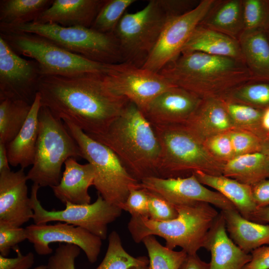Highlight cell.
<instances>
[{
	"instance_id": "obj_15",
	"label": "cell",
	"mask_w": 269,
	"mask_h": 269,
	"mask_svg": "<svg viewBox=\"0 0 269 269\" xmlns=\"http://www.w3.org/2000/svg\"><path fill=\"white\" fill-rule=\"evenodd\" d=\"M139 187L162 197L174 206L205 202L221 211L236 209L233 204L217 191L210 190L196 176L163 178L148 177L141 180Z\"/></svg>"
},
{
	"instance_id": "obj_12",
	"label": "cell",
	"mask_w": 269,
	"mask_h": 269,
	"mask_svg": "<svg viewBox=\"0 0 269 269\" xmlns=\"http://www.w3.org/2000/svg\"><path fill=\"white\" fill-rule=\"evenodd\" d=\"M103 78L113 93L126 98L142 112L159 94L174 87L159 73L128 62L108 64Z\"/></svg>"
},
{
	"instance_id": "obj_38",
	"label": "cell",
	"mask_w": 269,
	"mask_h": 269,
	"mask_svg": "<svg viewBox=\"0 0 269 269\" xmlns=\"http://www.w3.org/2000/svg\"><path fill=\"white\" fill-rule=\"evenodd\" d=\"M229 134L235 157L261 151L262 139L254 133L234 129Z\"/></svg>"
},
{
	"instance_id": "obj_10",
	"label": "cell",
	"mask_w": 269,
	"mask_h": 269,
	"mask_svg": "<svg viewBox=\"0 0 269 269\" xmlns=\"http://www.w3.org/2000/svg\"><path fill=\"white\" fill-rule=\"evenodd\" d=\"M0 29L34 33L89 60L105 64L124 62L119 42L114 33H104L91 28L64 27L53 23L29 22Z\"/></svg>"
},
{
	"instance_id": "obj_36",
	"label": "cell",
	"mask_w": 269,
	"mask_h": 269,
	"mask_svg": "<svg viewBox=\"0 0 269 269\" xmlns=\"http://www.w3.org/2000/svg\"><path fill=\"white\" fill-rule=\"evenodd\" d=\"M135 0H106L91 27L104 33H113L127 9Z\"/></svg>"
},
{
	"instance_id": "obj_29",
	"label": "cell",
	"mask_w": 269,
	"mask_h": 269,
	"mask_svg": "<svg viewBox=\"0 0 269 269\" xmlns=\"http://www.w3.org/2000/svg\"><path fill=\"white\" fill-rule=\"evenodd\" d=\"M223 175L252 186L269 178V160L262 152L236 156L225 163Z\"/></svg>"
},
{
	"instance_id": "obj_11",
	"label": "cell",
	"mask_w": 269,
	"mask_h": 269,
	"mask_svg": "<svg viewBox=\"0 0 269 269\" xmlns=\"http://www.w3.org/2000/svg\"><path fill=\"white\" fill-rule=\"evenodd\" d=\"M40 187L33 183L31 189L30 201L34 224H47L53 221L62 222L83 228L93 234L105 240L108 226L119 218L122 210L106 201L98 194L93 203L74 204L67 203L66 208L61 210H47L41 205L37 194Z\"/></svg>"
},
{
	"instance_id": "obj_54",
	"label": "cell",
	"mask_w": 269,
	"mask_h": 269,
	"mask_svg": "<svg viewBox=\"0 0 269 269\" xmlns=\"http://www.w3.org/2000/svg\"><path fill=\"white\" fill-rule=\"evenodd\" d=\"M267 34V35H268V38H269V32Z\"/></svg>"
},
{
	"instance_id": "obj_9",
	"label": "cell",
	"mask_w": 269,
	"mask_h": 269,
	"mask_svg": "<svg viewBox=\"0 0 269 269\" xmlns=\"http://www.w3.org/2000/svg\"><path fill=\"white\" fill-rule=\"evenodd\" d=\"M170 0H150L142 9L124 15L114 34L124 62L142 67L169 19L178 15Z\"/></svg>"
},
{
	"instance_id": "obj_48",
	"label": "cell",
	"mask_w": 269,
	"mask_h": 269,
	"mask_svg": "<svg viewBox=\"0 0 269 269\" xmlns=\"http://www.w3.org/2000/svg\"><path fill=\"white\" fill-rule=\"evenodd\" d=\"M251 221L262 224L269 223V206L258 208Z\"/></svg>"
},
{
	"instance_id": "obj_28",
	"label": "cell",
	"mask_w": 269,
	"mask_h": 269,
	"mask_svg": "<svg viewBox=\"0 0 269 269\" xmlns=\"http://www.w3.org/2000/svg\"><path fill=\"white\" fill-rule=\"evenodd\" d=\"M244 62L255 81L269 82V39L262 31L244 32L238 40Z\"/></svg>"
},
{
	"instance_id": "obj_31",
	"label": "cell",
	"mask_w": 269,
	"mask_h": 269,
	"mask_svg": "<svg viewBox=\"0 0 269 269\" xmlns=\"http://www.w3.org/2000/svg\"><path fill=\"white\" fill-rule=\"evenodd\" d=\"M32 104L24 101L0 100V142L6 145L18 134L28 116Z\"/></svg>"
},
{
	"instance_id": "obj_27",
	"label": "cell",
	"mask_w": 269,
	"mask_h": 269,
	"mask_svg": "<svg viewBox=\"0 0 269 269\" xmlns=\"http://www.w3.org/2000/svg\"><path fill=\"white\" fill-rule=\"evenodd\" d=\"M188 51L200 52L244 62L238 40L200 25L194 30L182 52Z\"/></svg>"
},
{
	"instance_id": "obj_3",
	"label": "cell",
	"mask_w": 269,
	"mask_h": 269,
	"mask_svg": "<svg viewBox=\"0 0 269 269\" xmlns=\"http://www.w3.org/2000/svg\"><path fill=\"white\" fill-rule=\"evenodd\" d=\"M89 135L112 149L138 181L158 177L161 149L154 127L130 101L104 133Z\"/></svg>"
},
{
	"instance_id": "obj_39",
	"label": "cell",
	"mask_w": 269,
	"mask_h": 269,
	"mask_svg": "<svg viewBox=\"0 0 269 269\" xmlns=\"http://www.w3.org/2000/svg\"><path fill=\"white\" fill-rule=\"evenodd\" d=\"M203 142L210 154L220 162L225 163L235 157L229 132L210 136Z\"/></svg>"
},
{
	"instance_id": "obj_40",
	"label": "cell",
	"mask_w": 269,
	"mask_h": 269,
	"mask_svg": "<svg viewBox=\"0 0 269 269\" xmlns=\"http://www.w3.org/2000/svg\"><path fill=\"white\" fill-rule=\"evenodd\" d=\"M81 249L76 245L59 243L46 265L47 269H75V262Z\"/></svg>"
},
{
	"instance_id": "obj_52",
	"label": "cell",
	"mask_w": 269,
	"mask_h": 269,
	"mask_svg": "<svg viewBox=\"0 0 269 269\" xmlns=\"http://www.w3.org/2000/svg\"><path fill=\"white\" fill-rule=\"evenodd\" d=\"M129 269H149L148 266H141L137 267H133Z\"/></svg>"
},
{
	"instance_id": "obj_51",
	"label": "cell",
	"mask_w": 269,
	"mask_h": 269,
	"mask_svg": "<svg viewBox=\"0 0 269 269\" xmlns=\"http://www.w3.org/2000/svg\"><path fill=\"white\" fill-rule=\"evenodd\" d=\"M269 160V134L267 135L262 139L261 151Z\"/></svg>"
},
{
	"instance_id": "obj_13",
	"label": "cell",
	"mask_w": 269,
	"mask_h": 269,
	"mask_svg": "<svg viewBox=\"0 0 269 269\" xmlns=\"http://www.w3.org/2000/svg\"><path fill=\"white\" fill-rule=\"evenodd\" d=\"M215 0H201L193 9L171 17L142 68L154 72L175 60L182 52L196 27Z\"/></svg>"
},
{
	"instance_id": "obj_20",
	"label": "cell",
	"mask_w": 269,
	"mask_h": 269,
	"mask_svg": "<svg viewBox=\"0 0 269 269\" xmlns=\"http://www.w3.org/2000/svg\"><path fill=\"white\" fill-rule=\"evenodd\" d=\"M106 0H54L33 22L91 28Z\"/></svg>"
},
{
	"instance_id": "obj_47",
	"label": "cell",
	"mask_w": 269,
	"mask_h": 269,
	"mask_svg": "<svg viewBox=\"0 0 269 269\" xmlns=\"http://www.w3.org/2000/svg\"><path fill=\"white\" fill-rule=\"evenodd\" d=\"M179 269H209V263L202 261L197 254L187 255Z\"/></svg>"
},
{
	"instance_id": "obj_53",
	"label": "cell",
	"mask_w": 269,
	"mask_h": 269,
	"mask_svg": "<svg viewBox=\"0 0 269 269\" xmlns=\"http://www.w3.org/2000/svg\"><path fill=\"white\" fill-rule=\"evenodd\" d=\"M34 269H47L46 265H41L40 266L37 267V268H35Z\"/></svg>"
},
{
	"instance_id": "obj_6",
	"label": "cell",
	"mask_w": 269,
	"mask_h": 269,
	"mask_svg": "<svg viewBox=\"0 0 269 269\" xmlns=\"http://www.w3.org/2000/svg\"><path fill=\"white\" fill-rule=\"evenodd\" d=\"M62 121L47 108L40 107L34 161L26 174L28 180L40 187L52 188L59 184L62 166L68 158H83L78 143Z\"/></svg>"
},
{
	"instance_id": "obj_1",
	"label": "cell",
	"mask_w": 269,
	"mask_h": 269,
	"mask_svg": "<svg viewBox=\"0 0 269 269\" xmlns=\"http://www.w3.org/2000/svg\"><path fill=\"white\" fill-rule=\"evenodd\" d=\"M37 93L41 107L48 109L57 118L72 122L89 135L104 133L129 102L108 88L103 73L41 76Z\"/></svg>"
},
{
	"instance_id": "obj_25",
	"label": "cell",
	"mask_w": 269,
	"mask_h": 269,
	"mask_svg": "<svg viewBox=\"0 0 269 269\" xmlns=\"http://www.w3.org/2000/svg\"><path fill=\"white\" fill-rule=\"evenodd\" d=\"M199 25L238 40L244 32L243 0H215Z\"/></svg>"
},
{
	"instance_id": "obj_7",
	"label": "cell",
	"mask_w": 269,
	"mask_h": 269,
	"mask_svg": "<svg viewBox=\"0 0 269 269\" xmlns=\"http://www.w3.org/2000/svg\"><path fill=\"white\" fill-rule=\"evenodd\" d=\"M0 36L17 54L36 61L42 76H76L104 73L108 65L73 53L34 33L0 29Z\"/></svg>"
},
{
	"instance_id": "obj_33",
	"label": "cell",
	"mask_w": 269,
	"mask_h": 269,
	"mask_svg": "<svg viewBox=\"0 0 269 269\" xmlns=\"http://www.w3.org/2000/svg\"><path fill=\"white\" fill-rule=\"evenodd\" d=\"M222 99L235 129L250 132L262 139L268 135L261 127L263 110Z\"/></svg>"
},
{
	"instance_id": "obj_46",
	"label": "cell",
	"mask_w": 269,
	"mask_h": 269,
	"mask_svg": "<svg viewBox=\"0 0 269 269\" xmlns=\"http://www.w3.org/2000/svg\"><path fill=\"white\" fill-rule=\"evenodd\" d=\"M252 191L258 208L269 206V178L252 186Z\"/></svg>"
},
{
	"instance_id": "obj_24",
	"label": "cell",
	"mask_w": 269,
	"mask_h": 269,
	"mask_svg": "<svg viewBox=\"0 0 269 269\" xmlns=\"http://www.w3.org/2000/svg\"><path fill=\"white\" fill-rule=\"evenodd\" d=\"M231 240L247 254L269 245V225L243 217L236 209L221 211Z\"/></svg>"
},
{
	"instance_id": "obj_5",
	"label": "cell",
	"mask_w": 269,
	"mask_h": 269,
	"mask_svg": "<svg viewBox=\"0 0 269 269\" xmlns=\"http://www.w3.org/2000/svg\"><path fill=\"white\" fill-rule=\"evenodd\" d=\"M153 126L161 149L158 177H185L196 171L223 175L225 163L213 157L183 125Z\"/></svg>"
},
{
	"instance_id": "obj_44",
	"label": "cell",
	"mask_w": 269,
	"mask_h": 269,
	"mask_svg": "<svg viewBox=\"0 0 269 269\" xmlns=\"http://www.w3.org/2000/svg\"><path fill=\"white\" fill-rule=\"evenodd\" d=\"M15 251L17 256L8 258L0 255V269H29L34 263V256L32 252L23 255L18 247Z\"/></svg>"
},
{
	"instance_id": "obj_16",
	"label": "cell",
	"mask_w": 269,
	"mask_h": 269,
	"mask_svg": "<svg viewBox=\"0 0 269 269\" xmlns=\"http://www.w3.org/2000/svg\"><path fill=\"white\" fill-rule=\"evenodd\" d=\"M27 240L33 244L35 252L46 256L53 252L49 245L59 243L77 246L84 252L89 262L95 263L99 256L102 239L88 230L66 223L51 225L33 224L25 228Z\"/></svg>"
},
{
	"instance_id": "obj_37",
	"label": "cell",
	"mask_w": 269,
	"mask_h": 269,
	"mask_svg": "<svg viewBox=\"0 0 269 269\" xmlns=\"http://www.w3.org/2000/svg\"><path fill=\"white\" fill-rule=\"evenodd\" d=\"M243 33L269 32V0H243Z\"/></svg>"
},
{
	"instance_id": "obj_19",
	"label": "cell",
	"mask_w": 269,
	"mask_h": 269,
	"mask_svg": "<svg viewBox=\"0 0 269 269\" xmlns=\"http://www.w3.org/2000/svg\"><path fill=\"white\" fill-rule=\"evenodd\" d=\"M203 248L210 252L209 269H243L251 260V254L241 250L227 234L220 212L210 229Z\"/></svg>"
},
{
	"instance_id": "obj_41",
	"label": "cell",
	"mask_w": 269,
	"mask_h": 269,
	"mask_svg": "<svg viewBox=\"0 0 269 269\" xmlns=\"http://www.w3.org/2000/svg\"><path fill=\"white\" fill-rule=\"evenodd\" d=\"M146 191L148 195V214L150 219L155 221L164 222L174 219L178 216V212L174 205L157 194Z\"/></svg>"
},
{
	"instance_id": "obj_35",
	"label": "cell",
	"mask_w": 269,
	"mask_h": 269,
	"mask_svg": "<svg viewBox=\"0 0 269 269\" xmlns=\"http://www.w3.org/2000/svg\"><path fill=\"white\" fill-rule=\"evenodd\" d=\"M221 98L263 110L269 107V82H249L234 88Z\"/></svg>"
},
{
	"instance_id": "obj_2",
	"label": "cell",
	"mask_w": 269,
	"mask_h": 269,
	"mask_svg": "<svg viewBox=\"0 0 269 269\" xmlns=\"http://www.w3.org/2000/svg\"><path fill=\"white\" fill-rule=\"evenodd\" d=\"M170 84L201 99L222 98L255 81L244 62L197 51L182 52L158 72Z\"/></svg>"
},
{
	"instance_id": "obj_21",
	"label": "cell",
	"mask_w": 269,
	"mask_h": 269,
	"mask_svg": "<svg viewBox=\"0 0 269 269\" xmlns=\"http://www.w3.org/2000/svg\"><path fill=\"white\" fill-rule=\"evenodd\" d=\"M65 169L60 182L52 187L54 196L63 204L91 203L89 188L93 185L95 177L93 166L89 163H79L73 157L64 163Z\"/></svg>"
},
{
	"instance_id": "obj_34",
	"label": "cell",
	"mask_w": 269,
	"mask_h": 269,
	"mask_svg": "<svg viewBox=\"0 0 269 269\" xmlns=\"http://www.w3.org/2000/svg\"><path fill=\"white\" fill-rule=\"evenodd\" d=\"M147 250L149 269H179L187 256L183 250L175 251L162 246L150 235L142 241Z\"/></svg>"
},
{
	"instance_id": "obj_4",
	"label": "cell",
	"mask_w": 269,
	"mask_h": 269,
	"mask_svg": "<svg viewBox=\"0 0 269 269\" xmlns=\"http://www.w3.org/2000/svg\"><path fill=\"white\" fill-rule=\"evenodd\" d=\"M178 216L172 220L158 222L149 218L131 216L128 228L136 243L145 237L158 236L165 241L167 248L180 247L187 255L197 254L203 248L208 234L219 213L211 204L196 202L174 206Z\"/></svg>"
},
{
	"instance_id": "obj_32",
	"label": "cell",
	"mask_w": 269,
	"mask_h": 269,
	"mask_svg": "<svg viewBox=\"0 0 269 269\" xmlns=\"http://www.w3.org/2000/svg\"><path fill=\"white\" fill-rule=\"evenodd\" d=\"M145 256L134 257L124 248L119 234L113 231L108 237V246L105 257L96 269H129L133 267L148 266Z\"/></svg>"
},
{
	"instance_id": "obj_8",
	"label": "cell",
	"mask_w": 269,
	"mask_h": 269,
	"mask_svg": "<svg viewBox=\"0 0 269 269\" xmlns=\"http://www.w3.org/2000/svg\"><path fill=\"white\" fill-rule=\"evenodd\" d=\"M63 122L78 143L83 158L93 167V186L104 200L120 207L126 201L130 190L139 187V182L109 147L90 137L72 122Z\"/></svg>"
},
{
	"instance_id": "obj_49",
	"label": "cell",
	"mask_w": 269,
	"mask_h": 269,
	"mask_svg": "<svg viewBox=\"0 0 269 269\" xmlns=\"http://www.w3.org/2000/svg\"><path fill=\"white\" fill-rule=\"evenodd\" d=\"M6 144L0 142V172L10 170Z\"/></svg>"
},
{
	"instance_id": "obj_30",
	"label": "cell",
	"mask_w": 269,
	"mask_h": 269,
	"mask_svg": "<svg viewBox=\"0 0 269 269\" xmlns=\"http://www.w3.org/2000/svg\"><path fill=\"white\" fill-rule=\"evenodd\" d=\"M51 0H1L0 25L12 26L34 22L48 8Z\"/></svg>"
},
{
	"instance_id": "obj_43",
	"label": "cell",
	"mask_w": 269,
	"mask_h": 269,
	"mask_svg": "<svg viewBox=\"0 0 269 269\" xmlns=\"http://www.w3.org/2000/svg\"><path fill=\"white\" fill-rule=\"evenodd\" d=\"M26 239L25 228L0 223V255L7 257L10 249L14 250Z\"/></svg>"
},
{
	"instance_id": "obj_14",
	"label": "cell",
	"mask_w": 269,
	"mask_h": 269,
	"mask_svg": "<svg viewBox=\"0 0 269 269\" xmlns=\"http://www.w3.org/2000/svg\"><path fill=\"white\" fill-rule=\"evenodd\" d=\"M41 76L36 61L21 57L0 36V100H20L32 104Z\"/></svg>"
},
{
	"instance_id": "obj_42",
	"label": "cell",
	"mask_w": 269,
	"mask_h": 269,
	"mask_svg": "<svg viewBox=\"0 0 269 269\" xmlns=\"http://www.w3.org/2000/svg\"><path fill=\"white\" fill-rule=\"evenodd\" d=\"M120 208L131 216L149 218L148 195L145 189L136 187L130 190L126 201Z\"/></svg>"
},
{
	"instance_id": "obj_22",
	"label": "cell",
	"mask_w": 269,
	"mask_h": 269,
	"mask_svg": "<svg viewBox=\"0 0 269 269\" xmlns=\"http://www.w3.org/2000/svg\"><path fill=\"white\" fill-rule=\"evenodd\" d=\"M183 125L203 142L210 136L235 129L221 98L202 99L195 112Z\"/></svg>"
},
{
	"instance_id": "obj_18",
	"label": "cell",
	"mask_w": 269,
	"mask_h": 269,
	"mask_svg": "<svg viewBox=\"0 0 269 269\" xmlns=\"http://www.w3.org/2000/svg\"><path fill=\"white\" fill-rule=\"evenodd\" d=\"M201 100L191 92L174 86L159 94L142 112L153 126L184 125Z\"/></svg>"
},
{
	"instance_id": "obj_50",
	"label": "cell",
	"mask_w": 269,
	"mask_h": 269,
	"mask_svg": "<svg viewBox=\"0 0 269 269\" xmlns=\"http://www.w3.org/2000/svg\"><path fill=\"white\" fill-rule=\"evenodd\" d=\"M261 127L267 134H269V107L263 110Z\"/></svg>"
},
{
	"instance_id": "obj_45",
	"label": "cell",
	"mask_w": 269,
	"mask_h": 269,
	"mask_svg": "<svg viewBox=\"0 0 269 269\" xmlns=\"http://www.w3.org/2000/svg\"><path fill=\"white\" fill-rule=\"evenodd\" d=\"M251 253V260L243 269H269V245L259 247Z\"/></svg>"
},
{
	"instance_id": "obj_26",
	"label": "cell",
	"mask_w": 269,
	"mask_h": 269,
	"mask_svg": "<svg viewBox=\"0 0 269 269\" xmlns=\"http://www.w3.org/2000/svg\"><path fill=\"white\" fill-rule=\"evenodd\" d=\"M193 174L202 184L216 190L231 202L243 217L251 220L258 209L251 186L223 175H212L202 171Z\"/></svg>"
},
{
	"instance_id": "obj_17",
	"label": "cell",
	"mask_w": 269,
	"mask_h": 269,
	"mask_svg": "<svg viewBox=\"0 0 269 269\" xmlns=\"http://www.w3.org/2000/svg\"><path fill=\"white\" fill-rule=\"evenodd\" d=\"M24 169L0 172V223L21 227L32 218Z\"/></svg>"
},
{
	"instance_id": "obj_23",
	"label": "cell",
	"mask_w": 269,
	"mask_h": 269,
	"mask_svg": "<svg viewBox=\"0 0 269 269\" xmlns=\"http://www.w3.org/2000/svg\"><path fill=\"white\" fill-rule=\"evenodd\" d=\"M40 98L37 93L23 127L16 136L6 145L9 164L24 169L32 165L38 135V114Z\"/></svg>"
}]
</instances>
